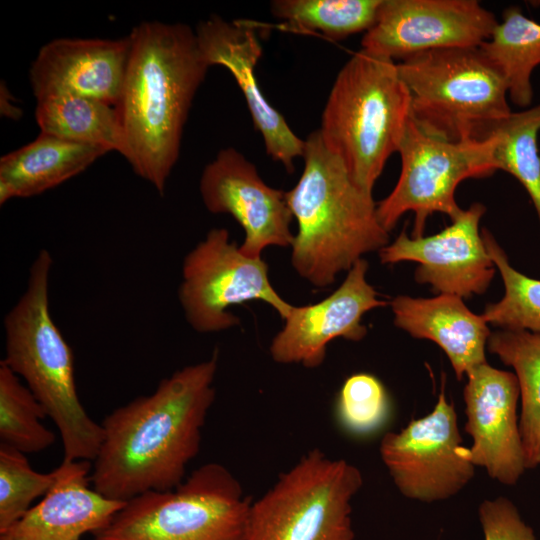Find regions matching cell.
Returning <instances> with one entry per match:
<instances>
[{"label": "cell", "instance_id": "1", "mask_svg": "<svg viewBox=\"0 0 540 540\" xmlns=\"http://www.w3.org/2000/svg\"><path fill=\"white\" fill-rule=\"evenodd\" d=\"M217 350L160 381L149 395L115 408L103 420V441L92 463L91 485L127 502L147 492L175 489L198 454L215 400Z\"/></svg>", "mask_w": 540, "mask_h": 540}, {"label": "cell", "instance_id": "2", "mask_svg": "<svg viewBox=\"0 0 540 540\" xmlns=\"http://www.w3.org/2000/svg\"><path fill=\"white\" fill-rule=\"evenodd\" d=\"M128 36L130 54L116 105L121 155L163 195L192 101L209 66L195 31L185 24L144 21Z\"/></svg>", "mask_w": 540, "mask_h": 540}, {"label": "cell", "instance_id": "3", "mask_svg": "<svg viewBox=\"0 0 540 540\" xmlns=\"http://www.w3.org/2000/svg\"><path fill=\"white\" fill-rule=\"evenodd\" d=\"M303 158L301 177L285 192L298 225L291 262L313 286L327 287L362 255L385 247L389 232L378 220L372 193L352 180L319 130L305 140Z\"/></svg>", "mask_w": 540, "mask_h": 540}, {"label": "cell", "instance_id": "4", "mask_svg": "<svg viewBox=\"0 0 540 540\" xmlns=\"http://www.w3.org/2000/svg\"><path fill=\"white\" fill-rule=\"evenodd\" d=\"M50 252L42 249L29 268L27 285L4 318L2 361L31 390L58 429L64 458L93 461L103 441L102 424L78 396L74 356L49 309Z\"/></svg>", "mask_w": 540, "mask_h": 540}, {"label": "cell", "instance_id": "5", "mask_svg": "<svg viewBox=\"0 0 540 540\" xmlns=\"http://www.w3.org/2000/svg\"><path fill=\"white\" fill-rule=\"evenodd\" d=\"M410 115V93L397 63L361 49L338 73L319 131L352 180L372 193Z\"/></svg>", "mask_w": 540, "mask_h": 540}, {"label": "cell", "instance_id": "6", "mask_svg": "<svg viewBox=\"0 0 540 540\" xmlns=\"http://www.w3.org/2000/svg\"><path fill=\"white\" fill-rule=\"evenodd\" d=\"M411 117L452 141L475 138L512 113L505 78L479 47L425 51L397 63Z\"/></svg>", "mask_w": 540, "mask_h": 540}, {"label": "cell", "instance_id": "7", "mask_svg": "<svg viewBox=\"0 0 540 540\" xmlns=\"http://www.w3.org/2000/svg\"><path fill=\"white\" fill-rule=\"evenodd\" d=\"M251 502L231 471L209 462L173 490L127 501L95 540H244Z\"/></svg>", "mask_w": 540, "mask_h": 540}, {"label": "cell", "instance_id": "8", "mask_svg": "<svg viewBox=\"0 0 540 540\" xmlns=\"http://www.w3.org/2000/svg\"><path fill=\"white\" fill-rule=\"evenodd\" d=\"M362 485L355 465L312 449L251 502L244 540H354Z\"/></svg>", "mask_w": 540, "mask_h": 540}, {"label": "cell", "instance_id": "9", "mask_svg": "<svg viewBox=\"0 0 540 540\" xmlns=\"http://www.w3.org/2000/svg\"><path fill=\"white\" fill-rule=\"evenodd\" d=\"M397 152L402 162L399 179L376 213L389 232L403 214L413 212V238L423 236L428 217L436 212L451 221L462 215L455 191L463 180L497 171L489 138L448 140L424 130L411 115Z\"/></svg>", "mask_w": 540, "mask_h": 540}, {"label": "cell", "instance_id": "10", "mask_svg": "<svg viewBox=\"0 0 540 540\" xmlns=\"http://www.w3.org/2000/svg\"><path fill=\"white\" fill-rule=\"evenodd\" d=\"M178 295L186 320L200 333L238 325L228 311L232 305L263 301L282 319L292 308L270 283L267 263L242 253L225 228L211 229L186 255Z\"/></svg>", "mask_w": 540, "mask_h": 540}, {"label": "cell", "instance_id": "11", "mask_svg": "<svg viewBox=\"0 0 540 540\" xmlns=\"http://www.w3.org/2000/svg\"><path fill=\"white\" fill-rule=\"evenodd\" d=\"M461 441L454 405L441 390L433 410L386 433L379 452L404 497L433 503L457 495L475 475Z\"/></svg>", "mask_w": 540, "mask_h": 540}, {"label": "cell", "instance_id": "12", "mask_svg": "<svg viewBox=\"0 0 540 540\" xmlns=\"http://www.w3.org/2000/svg\"><path fill=\"white\" fill-rule=\"evenodd\" d=\"M498 21L476 0H383L362 49L391 60L437 49L479 47Z\"/></svg>", "mask_w": 540, "mask_h": 540}, {"label": "cell", "instance_id": "13", "mask_svg": "<svg viewBox=\"0 0 540 540\" xmlns=\"http://www.w3.org/2000/svg\"><path fill=\"white\" fill-rule=\"evenodd\" d=\"M205 207L214 214H229L243 228L239 246L249 257H261L269 246L288 247L293 215L285 192L268 186L253 163L235 148L219 151L206 165L200 179Z\"/></svg>", "mask_w": 540, "mask_h": 540}, {"label": "cell", "instance_id": "14", "mask_svg": "<svg viewBox=\"0 0 540 540\" xmlns=\"http://www.w3.org/2000/svg\"><path fill=\"white\" fill-rule=\"evenodd\" d=\"M486 208L474 203L451 225L431 236L409 237L405 231L379 251L382 263L417 262L415 280L438 294L469 298L488 289L495 265L487 252L480 219Z\"/></svg>", "mask_w": 540, "mask_h": 540}, {"label": "cell", "instance_id": "15", "mask_svg": "<svg viewBox=\"0 0 540 540\" xmlns=\"http://www.w3.org/2000/svg\"><path fill=\"white\" fill-rule=\"evenodd\" d=\"M465 376V432L472 439L465 456L475 467L485 469L491 479L515 485L527 469L517 414V378L487 361Z\"/></svg>", "mask_w": 540, "mask_h": 540}, {"label": "cell", "instance_id": "16", "mask_svg": "<svg viewBox=\"0 0 540 540\" xmlns=\"http://www.w3.org/2000/svg\"><path fill=\"white\" fill-rule=\"evenodd\" d=\"M368 263L359 259L343 283L325 299L310 305L292 306L283 329L269 347L272 359L281 364L320 366L327 345L336 338L360 341L367 334L363 315L386 302L368 283Z\"/></svg>", "mask_w": 540, "mask_h": 540}, {"label": "cell", "instance_id": "17", "mask_svg": "<svg viewBox=\"0 0 540 540\" xmlns=\"http://www.w3.org/2000/svg\"><path fill=\"white\" fill-rule=\"evenodd\" d=\"M195 34L204 62L209 67H225L237 81L267 154L281 162L289 173L293 172L294 160L304 155L305 140L290 129L258 86L255 67L262 55V46L253 25L243 20L229 22L212 15L198 24Z\"/></svg>", "mask_w": 540, "mask_h": 540}, {"label": "cell", "instance_id": "18", "mask_svg": "<svg viewBox=\"0 0 540 540\" xmlns=\"http://www.w3.org/2000/svg\"><path fill=\"white\" fill-rule=\"evenodd\" d=\"M130 54L120 39L58 38L44 44L29 79L36 99L69 94L116 106Z\"/></svg>", "mask_w": 540, "mask_h": 540}, {"label": "cell", "instance_id": "19", "mask_svg": "<svg viewBox=\"0 0 540 540\" xmlns=\"http://www.w3.org/2000/svg\"><path fill=\"white\" fill-rule=\"evenodd\" d=\"M55 483L0 540H79L104 528L126 502L99 494L91 485V461L63 460Z\"/></svg>", "mask_w": 540, "mask_h": 540}, {"label": "cell", "instance_id": "20", "mask_svg": "<svg viewBox=\"0 0 540 540\" xmlns=\"http://www.w3.org/2000/svg\"><path fill=\"white\" fill-rule=\"evenodd\" d=\"M394 324L412 337L436 343L461 380L476 365L486 362L491 335L482 315L473 313L463 298L438 294L432 298L400 295L391 302Z\"/></svg>", "mask_w": 540, "mask_h": 540}, {"label": "cell", "instance_id": "21", "mask_svg": "<svg viewBox=\"0 0 540 540\" xmlns=\"http://www.w3.org/2000/svg\"><path fill=\"white\" fill-rule=\"evenodd\" d=\"M105 148L40 133L32 142L0 159V204L28 198L54 188L80 174Z\"/></svg>", "mask_w": 540, "mask_h": 540}, {"label": "cell", "instance_id": "22", "mask_svg": "<svg viewBox=\"0 0 540 540\" xmlns=\"http://www.w3.org/2000/svg\"><path fill=\"white\" fill-rule=\"evenodd\" d=\"M487 350L510 366L518 381L519 428L527 469L540 466V333L503 330L491 333Z\"/></svg>", "mask_w": 540, "mask_h": 540}, {"label": "cell", "instance_id": "23", "mask_svg": "<svg viewBox=\"0 0 540 540\" xmlns=\"http://www.w3.org/2000/svg\"><path fill=\"white\" fill-rule=\"evenodd\" d=\"M35 119L41 133L121 154L116 106L69 94L49 95L36 99Z\"/></svg>", "mask_w": 540, "mask_h": 540}, {"label": "cell", "instance_id": "24", "mask_svg": "<svg viewBox=\"0 0 540 540\" xmlns=\"http://www.w3.org/2000/svg\"><path fill=\"white\" fill-rule=\"evenodd\" d=\"M479 49L505 78L512 103L526 109L533 98L532 72L540 65V23L510 6Z\"/></svg>", "mask_w": 540, "mask_h": 540}, {"label": "cell", "instance_id": "25", "mask_svg": "<svg viewBox=\"0 0 540 540\" xmlns=\"http://www.w3.org/2000/svg\"><path fill=\"white\" fill-rule=\"evenodd\" d=\"M540 104L491 124L478 139L492 142L497 170L514 176L528 193L540 224Z\"/></svg>", "mask_w": 540, "mask_h": 540}, {"label": "cell", "instance_id": "26", "mask_svg": "<svg viewBox=\"0 0 540 540\" xmlns=\"http://www.w3.org/2000/svg\"><path fill=\"white\" fill-rule=\"evenodd\" d=\"M383 0H277L272 14L302 31H319L332 40L368 31Z\"/></svg>", "mask_w": 540, "mask_h": 540}, {"label": "cell", "instance_id": "27", "mask_svg": "<svg viewBox=\"0 0 540 540\" xmlns=\"http://www.w3.org/2000/svg\"><path fill=\"white\" fill-rule=\"evenodd\" d=\"M45 408L21 379L0 361V444L25 454L49 448L56 435L42 420Z\"/></svg>", "mask_w": 540, "mask_h": 540}, {"label": "cell", "instance_id": "28", "mask_svg": "<svg viewBox=\"0 0 540 540\" xmlns=\"http://www.w3.org/2000/svg\"><path fill=\"white\" fill-rule=\"evenodd\" d=\"M481 233L504 285L503 297L488 304L482 316L489 325L503 330L540 333V279L516 270L493 235L487 229H482Z\"/></svg>", "mask_w": 540, "mask_h": 540}, {"label": "cell", "instance_id": "29", "mask_svg": "<svg viewBox=\"0 0 540 540\" xmlns=\"http://www.w3.org/2000/svg\"><path fill=\"white\" fill-rule=\"evenodd\" d=\"M57 470H34L26 454L0 444V531H3L45 496L55 483Z\"/></svg>", "mask_w": 540, "mask_h": 540}, {"label": "cell", "instance_id": "30", "mask_svg": "<svg viewBox=\"0 0 540 540\" xmlns=\"http://www.w3.org/2000/svg\"><path fill=\"white\" fill-rule=\"evenodd\" d=\"M337 417L349 432L371 433L382 426L389 412V398L381 381L367 373H357L343 383L337 399Z\"/></svg>", "mask_w": 540, "mask_h": 540}, {"label": "cell", "instance_id": "31", "mask_svg": "<svg viewBox=\"0 0 540 540\" xmlns=\"http://www.w3.org/2000/svg\"><path fill=\"white\" fill-rule=\"evenodd\" d=\"M484 540H537L531 526L506 497L485 499L478 507Z\"/></svg>", "mask_w": 540, "mask_h": 540}]
</instances>
